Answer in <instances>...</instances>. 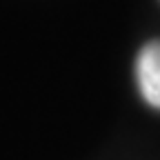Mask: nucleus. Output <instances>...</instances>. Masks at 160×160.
Segmentation results:
<instances>
[{
    "label": "nucleus",
    "instance_id": "nucleus-1",
    "mask_svg": "<svg viewBox=\"0 0 160 160\" xmlns=\"http://www.w3.org/2000/svg\"><path fill=\"white\" fill-rule=\"evenodd\" d=\"M136 82L145 102L160 109V40H151L138 51Z\"/></svg>",
    "mask_w": 160,
    "mask_h": 160
}]
</instances>
